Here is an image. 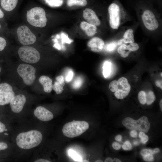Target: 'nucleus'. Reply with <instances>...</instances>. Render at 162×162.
<instances>
[{"label":"nucleus","mask_w":162,"mask_h":162,"mask_svg":"<svg viewBox=\"0 0 162 162\" xmlns=\"http://www.w3.org/2000/svg\"><path fill=\"white\" fill-rule=\"evenodd\" d=\"M42 133L33 129L18 134L16 138V143L20 148L24 150L34 148L39 145L43 140Z\"/></svg>","instance_id":"1"},{"label":"nucleus","mask_w":162,"mask_h":162,"mask_svg":"<svg viewBox=\"0 0 162 162\" xmlns=\"http://www.w3.org/2000/svg\"><path fill=\"white\" fill-rule=\"evenodd\" d=\"M89 127V124L86 122L74 120L65 124L62 132L66 136L74 138L83 133L88 129Z\"/></svg>","instance_id":"2"},{"label":"nucleus","mask_w":162,"mask_h":162,"mask_svg":"<svg viewBox=\"0 0 162 162\" xmlns=\"http://www.w3.org/2000/svg\"><path fill=\"white\" fill-rule=\"evenodd\" d=\"M26 18L30 24L36 27H44L46 24L45 12L40 7H34L27 11Z\"/></svg>","instance_id":"3"},{"label":"nucleus","mask_w":162,"mask_h":162,"mask_svg":"<svg viewBox=\"0 0 162 162\" xmlns=\"http://www.w3.org/2000/svg\"><path fill=\"white\" fill-rule=\"evenodd\" d=\"M123 125L130 130L147 132L150 128V124L146 116H142L137 120L130 117L124 118L122 121Z\"/></svg>","instance_id":"4"},{"label":"nucleus","mask_w":162,"mask_h":162,"mask_svg":"<svg viewBox=\"0 0 162 162\" xmlns=\"http://www.w3.org/2000/svg\"><path fill=\"white\" fill-rule=\"evenodd\" d=\"M20 58L23 61L28 63L38 62L40 58L39 52L33 47L25 46L20 47L18 50Z\"/></svg>","instance_id":"5"},{"label":"nucleus","mask_w":162,"mask_h":162,"mask_svg":"<svg viewBox=\"0 0 162 162\" xmlns=\"http://www.w3.org/2000/svg\"><path fill=\"white\" fill-rule=\"evenodd\" d=\"M17 70L25 84L31 85L33 84L36 78V70L33 66L26 64H21L18 66Z\"/></svg>","instance_id":"6"},{"label":"nucleus","mask_w":162,"mask_h":162,"mask_svg":"<svg viewBox=\"0 0 162 162\" xmlns=\"http://www.w3.org/2000/svg\"><path fill=\"white\" fill-rule=\"evenodd\" d=\"M16 32L18 40L23 45L33 44L36 40L35 35L26 26L23 25L19 27Z\"/></svg>","instance_id":"7"},{"label":"nucleus","mask_w":162,"mask_h":162,"mask_svg":"<svg viewBox=\"0 0 162 162\" xmlns=\"http://www.w3.org/2000/svg\"><path fill=\"white\" fill-rule=\"evenodd\" d=\"M108 10L110 26L113 29H117L120 24V6L118 3L113 2L109 5Z\"/></svg>","instance_id":"8"},{"label":"nucleus","mask_w":162,"mask_h":162,"mask_svg":"<svg viewBox=\"0 0 162 162\" xmlns=\"http://www.w3.org/2000/svg\"><path fill=\"white\" fill-rule=\"evenodd\" d=\"M130 89L131 86L127 79L124 77H121L117 80L114 95L118 99H123L129 94Z\"/></svg>","instance_id":"9"},{"label":"nucleus","mask_w":162,"mask_h":162,"mask_svg":"<svg viewBox=\"0 0 162 162\" xmlns=\"http://www.w3.org/2000/svg\"><path fill=\"white\" fill-rule=\"evenodd\" d=\"M142 19L146 27L150 31L157 29L159 23L155 16L151 10L147 9L144 10L142 16Z\"/></svg>","instance_id":"10"},{"label":"nucleus","mask_w":162,"mask_h":162,"mask_svg":"<svg viewBox=\"0 0 162 162\" xmlns=\"http://www.w3.org/2000/svg\"><path fill=\"white\" fill-rule=\"evenodd\" d=\"M26 100V97L22 94L15 95L9 103L12 111L16 114L20 112L23 108Z\"/></svg>","instance_id":"11"},{"label":"nucleus","mask_w":162,"mask_h":162,"mask_svg":"<svg viewBox=\"0 0 162 162\" xmlns=\"http://www.w3.org/2000/svg\"><path fill=\"white\" fill-rule=\"evenodd\" d=\"M34 114L38 119L44 122L50 121L54 117L51 112L42 106H37L35 109Z\"/></svg>","instance_id":"12"},{"label":"nucleus","mask_w":162,"mask_h":162,"mask_svg":"<svg viewBox=\"0 0 162 162\" xmlns=\"http://www.w3.org/2000/svg\"><path fill=\"white\" fill-rule=\"evenodd\" d=\"M83 16L87 22L95 25L99 26L100 22L94 11L92 10L86 8L83 11Z\"/></svg>","instance_id":"13"},{"label":"nucleus","mask_w":162,"mask_h":162,"mask_svg":"<svg viewBox=\"0 0 162 162\" xmlns=\"http://www.w3.org/2000/svg\"><path fill=\"white\" fill-rule=\"evenodd\" d=\"M104 43L103 40L98 37H94L88 42L87 45L92 51L95 52L101 51L103 48Z\"/></svg>","instance_id":"14"},{"label":"nucleus","mask_w":162,"mask_h":162,"mask_svg":"<svg viewBox=\"0 0 162 162\" xmlns=\"http://www.w3.org/2000/svg\"><path fill=\"white\" fill-rule=\"evenodd\" d=\"M39 80L43 86L44 91L46 93L51 92L53 89L52 79L48 76L43 75L39 78Z\"/></svg>","instance_id":"15"},{"label":"nucleus","mask_w":162,"mask_h":162,"mask_svg":"<svg viewBox=\"0 0 162 162\" xmlns=\"http://www.w3.org/2000/svg\"><path fill=\"white\" fill-rule=\"evenodd\" d=\"M80 27L86 35L89 36H92L97 32L96 26L85 21L81 22Z\"/></svg>","instance_id":"16"},{"label":"nucleus","mask_w":162,"mask_h":162,"mask_svg":"<svg viewBox=\"0 0 162 162\" xmlns=\"http://www.w3.org/2000/svg\"><path fill=\"white\" fill-rule=\"evenodd\" d=\"M56 81L53 85V89L57 94L62 93L65 85L63 76L60 75L56 78Z\"/></svg>","instance_id":"17"},{"label":"nucleus","mask_w":162,"mask_h":162,"mask_svg":"<svg viewBox=\"0 0 162 162\" xmlns=\"http://www.w3.org/2000/svg\"><path fill=\"white\" fill-rule=\"evenodd\" d=\"M18 0H0L1 7L4 10L8 11L13 10Z\"/></svg>","instance_id":"18"},{"label":"nucleus","mask_w":162,"mask_h":162,"mask_svg":"<svg viewBox=\"0 0 162 162\" xmlns=\"http://www.w3.org/2000/svg\"><path fill=\"white\" fill-rule=\"evenodd\" d=\"M15 95L14 91L0 93V105L4 106L9 104L11 99Z\"/></svg>","instance_id":"19"},{"label":"nucleus","mask_w":162,"mask_h":162,"mask_svg":"<svg viewBox=\"0 0 162 162\" xmlns=\"http://www.w3.org/2000/svg\"><path fill=\"white\" fill-rule=\"evenodd\" d=\"M133 31L132 29H129L127 30L125 32L123 38L122 39L123 43H131L134 41Z\"/></svg>","instance_id":"20"},{"label":"nucleus","mask_w":162,"mask_h":162,"mask_svg":"<svg viewBox=\"0 0 162 162\" xmlns=\"http://www.w3.org/2000/svg\"><path fill=\"white\" fill-rule=\"evenodd\" d=\"M112 63L109 61L105 62L103 64V74L105 78H108L110 75L111 70Z\"/></svg>","instance_id":"21"},{"label":"nucleus","mask_w":162,"mask_h":162,"mask_svg":"<svg viewBox=\"0 0 162 162\" xmlns=\"http://www.w3.org/2000/svg\"><path fill=\"white\" fill-rule=\"evenodd\" d=\"M86 0H68L67 4L69 7L76 5L85 6L87 4Z\"/></svg>","instance_id":"22"},{"label":"nucleus","mask_w":162,"mask_h":162,"mask_svg":"<svg viewBox=\"0 0 162 162\" xmlns=\"http://www.w3.org/2000/svg\"><path fill=\"white\" fill-rule=\"evenodd\" d=\"M83 82V79L81 76H78L74 80L72 84V87L75 89H78L81 86Z\"/></svg>","instance_id":"23"},{"label":"nucleus","mask_w":162,"mask_h":162,"mask_svg":"<svg viewBox=\"0 0 162 162\" xmlns=\"http://www.w3.org/2000/svg\"><path fill=\"white\" fill-rule=\"evenodd\" d=\"M156 100V97L154 92L152 91H148L146 93V103L148 105H150Z\"/></svg>","instance_id":"24"},{"label":"nucleus","mask_w":162,"mask_h":162,"mask_svg":"<svg viewBox=\"0 0 162 162\" xmlns=\"http://www.w3.org/2000/svg\"><path fill=\"white\" fill-rule=\"evenodd\" d=\"M13 91L11 86L6 83L0 84V93Z\"/></svg>","instance_id":"25"},{"label":"nucleus","mask_w":162,"mask_h":162,"mask_svg":"<svg viewBox=\"0 0 162 162\" xmlns=\"http://www.w3.org/2000/svg\"><path fill=\"white\" fill-rule=\"evenodd\" d=\"M69 155L76 162H82L81 156L75 151L72 149H70L68 151Z\"/></svg>","instance_id":"26"},{"label":"nucleus","mask_w":162,"mask_h":162,"mask_svg":"<svg viewBox=\"0 0 162 162\" xmlns=\"http://www.w3.org/2000/svg\"><path fill=\"white\" fill-rule=\"evenodd\" d=\"M46 3L51 7H58L63 4V0H49Z\"/></svg>","instance_id":"27"},{"label":"nucleus","mask_w":162,"mask_h":162,"mask_svg":"<svg viewBox=\"0 0 162 162\" xmlns=\"http://www.w3.org/2000/svg\"><path fill=\"white\" fill-rule=\"evenodd\" d=\"M138 98L140 103L145 104L146 103V93L143 91H140L138 94Z\"/></svg>","instance_id":"28"},{"label":"nucleus","mask_w":162,"mask_h":162,"mask_svg":"<svg viewBox=\"0 0 162 162\" xmlns=\"http://www.w3.org/2000/svg\"><path fill=\"white\" fill-rule=\"evenodd\" d=\"M127 50L130 51H137L139 48L138 45L136 43H130L129 45L127 46Z\"/></svg>","instance_id":"29"},{"label":"nucleus","mask_w":162,"mask_h":162,"mask_svg":"<svg viewBox=\"0 0 162 162\" xmlns=\"http://www.w3.org/2000/svg\"><path fill=\"white\" fill-rule=\"evenodd\" d=\"M117 43L115 42H112L106 45V50L108 52H112L115 50L117 46Z\"/></svg>","instance_id":"30"},{"label":"nucleus","mask_w":162,"mask_h":162,"mask_svg":"<svg viewBox=\"0 0 162 162\" xmlns=\"http://www.w3.org/2000/svg\"><path fill=\"white\" fill-rule=\"evenodd\" d=\"M139 137L141 139V142L143 144H145L148 140V137L143 132L140 131L139 134Z\"/></svg>","instance_id":"31"},{"label":"nucleus","mask_w":162,"mask_h":162,"mask_svg":"<svg viewBox=\"0 0 162 162\" xmlns=\"http://www.w3.org/2000/svg\"><path fill=\"white\" fill-rule=\"evenodd\" d=\"M62 41V43H67L70 44L72 42V40L70 39L67 35H66L65 33H61Z\"/></svg>","instance_id":"32"},{"label":"nucleus","mask_w":162,"mask_h":162,"mask_svg":"<svg viewBox=\"0 0 162 162\" xmlns=\"http://www.w3.org/2000/svg\"><path fill=\"white\" fill-rule=\"evenodd\" d=\"M122 148L125 150H129L132 148V146L130 143L128 141L124 142L122 146Z\"/></svg>","instance_id":"33"},{"label":"nucleus","mask_w":162,"mask_h":162,"mask_svg":"<svg viewBox=\"0 0 162 162\" xmlns=\"http://www.w3.org/2000/svg\"><path fill=\"white\" fill-rule=\"evenodd\" d=\"M141 154L144 156L148 154H155L153 150L151 149H142L140 152Z\"/></svg>","instance_id":"34"},{"label":"nucleus","mask_w":162,"mask_h":162,"mask_svg":"<svg viewBox=\"0 0 162 162\" xmlns=\"http://www.w3.org/2000/svg\"><path fill=\"white\" fill-rule=\"evenodd\" d=\"M127 45L124 44H122L118 47L117 52L118 53L121 54L124 53L126 50H127Z\"/></svg>","instance_id":"35"},{"label":"nucleus","mask_w":162,"mask_h":162,"mask_svg":"<svg viewBox=\"0 0 162 162\" xmlns=\"http://www.w3.org/2000/svg\"><path fill=\"white\" fill-rule=\"evenodd\" d=\"M74 74V72L72 70H69L65 77L66 81L67 82L70 81L73 78Z\"/></svg>","instance_id":"36"},{"label":"nucleus","mask_w":162,"mask_h":162,"mask_svg":"<svg viewBox=\"0 0 162 162\" xmlns=\"http://www.w3.org/2000/svg\"><path fill=\"white\" fill-rule=\"evenodd\" d=\"M6 45V42L3 38L0 37V51L3 50Z\"/></svg>","instance_id":"37"},{"label":"nucleus","mask_w":162,"mask_h":162,"mask_svg":"<svg viewBox=\"0 0 162 162\" xmlns=\"http://www.w3.org/2000/svg\"><path fill=\"white\" fill-rule=\"evenodd\" d=\"M143 160L148 162H152L154 160V157L152 154H148L143 156Z\"/></svg>","instance_id":"38"},{"label":"nucleus","mask_w":162,"mask_h":162,"mask_svg":"<svg viewBox=\"0 0 162 162\" xmlns=\"http://www.w3.org/2000/svg\"><path fill=\"white\" fill-rule=\"evenodd\" d=\"M8 147V144L4 142H0V152L7 149Z\"/></svg>","instance_id":"39"},{"label":"nucleus","mask_w":162,"mask_h":162,"mask_svg":"<svg viewBox=\"0 0 162 162\" xmlns=\"http://www.w3.org/2000/svg\"><path fill=\"white\" fill-rule=\"evenodd\" d=\"M7 130L5 125L2 122L0 119V133H2Z\"/></svg>","instance_id":"40"},{"label":"nucleus","mask_w":162,"mask_h":162,"mask_svg":"<svg viewBox=\"0 0 162 162\" xmlns=\"http://www.w3.org/2000/svg\"><path fill=\"white\" fill-rule=\"evenodd\" d=\"M113 148L116 150H118L121 148V145L116 142H114L112 144Z\"/></svg>","instance_id":"41"},{"label":"nucleus","mask_w":162,"mask_h":162,"mask_svg":"<svg viewBox=\"0 0 162 162\" xmlns=\"http://www.w3.org/2000/svg\"><path fill=\"white\" fill-rule=\"evenodd\" d=\"M131 52V51L129 50H126L124 53L121 54L120 56L121 57L123 58H126L128 56L130 53Z\"/></svg>","instance_id":"42"},{"label":"nucleus","mask_w":162,"mask_h":162,"mask_svg":"<svg viewBox=\"0 0 162 162\" xmlns=\"http://www.w3.org/2000/svg\"><path fill=\"white\" fill-rule=\"evenodd\" d=\"M130 134L131 137L136 138L137 137V133L136 130H132L130 131Z\"/></svg>","instance_id":"43"},{"label":"nucleus","mask_w":162,"mask_h":162,"mask_svg":"<svg viewBox=\"0 0 162 162\" xmlns=\"http://www.w3.org/2000/svg\"><path fill=\"white\" fill-rule=\"evenodd\" d=\"M162 80H157L155 82L156 86L157 87H160L161 89H162Z\"/></svg>","instance_id":"44"},{"label":"nucleus","mask_w":162,"mask_h":162,"mask_svg":"<svg viewBox=\"0 0 162 162\" xmlns=\"http://www.w3.org/2000/svg\"><path fill=\"white\" fill-rule=\"evenodd\" d=\"M35 162H50L49 160L44 158H39L34 160Z\"/></svg>","instance_id":"45"},{"label":"nucleus","mask_w":162,"mask_h":162,"mask_svg":"<svg viewBox=\"0 0 162 162\" xmlns=\"http://www.w3.org/2000/svg\"><path fill=\"white\" fill-rule=\"evenodd\" d=\"M122 139V136L120 135H117L115 137V140L118 141H121Z\"/></svg>","instance_id":"46"},{"label":"nucleus","mask_w":162,"mask_h":162,"mask_svg":"<svg viewBox=\"0 0 162 162\" xmlns=\"http://www.w3.org/2000/svg\"><path fill=\"white\" fill-rule=\"evenodd\" d=\"M105 162H112L113 160L112 158L110 157L107 158L105 160Z\"/></svg>","instance_id":"47"},{"label":"nucleus","mask_w":162,"mask_h":162,"mask_svg":"<svg viewBox=\"0 0 162 162\" xmlns=\"http://www.w3.org/2000/svg\"><path fill=\"white\" fill-rule=\"evenodd\" d=\"M54 47L58 50H60L61 49V47L58 43H56L54 45Z\"/></svg>","instance_id":"48"},{"label":"nucleus","mask_w":162,"mask_h":162,"mask_svg":"<svg viewBox=\"0 0 162 162\" xmlns=\"http://www.w3.org/2000/svg\"><path fill=\"white\" fill-rule=\"evenodd\" d=\"M153 151L154 153V154L156 153H158L160 151V149L158 148H154V150H153Z\"/></svg>","instance_id":"49"},{"label":"nucleus","mask_w":162,"mask_h":162,"mask_svg":"<svg viewBox=\"0 0 162 162\" xmlns=\"http://www.w3.org/2000/svg\"><path fill=\"white\" fill-rule=\"evenodd\" d=\"M4 16V13L0 9V18H2Z\"/></svg>","instance_id":"50"},{"label":"nucleus","mask_w":162,"mask_h":162,"mask_svg":"<svg viewBox=\"0 0 162 162\" xmlns=\"http://www.w3.org/2000/svg\"><path fill=\"white\" fill-rule=\"evenodd\" d=\"M113 162H121V160L118 158H115L113 160Z\"/></svg>","instance_id":"51"},{"label":"nucleus","mask_w":162,"mask_h":162,"mask_svg":"<svg viewBox=\"0 0 162 162\" xmlns=\"http://www.w3.org/2000/svg\"><path fill=\"white\" fill-rule=\"evenodd\" d=\"M160 109L161 111H162V100L161 99L160 100Z\"/></svg>","instance_id":"52"},{"label":"nucleus","mask_w":162,"mask_h":162,"mask_svg":"<svg viewBox=\"0 0 162 162\" xmlns=\"http://www.w3.org/2000/svg\"><path fill=\"white\" fill-rule=\"evenodd\" d=\"M134 144L135 145H137L139 144V143L137 141H135L134 142Z\"/></svg>","instance_id":"53"},{"label":"nucleus","mask_w":162,"mask_h":162,"mask_svg":"<svg viewBox=\"0 0 162 162\" xmlns=\"http://www.w3.org/2000/svg\"><path fill=\"white\" fill-rule=\"evenodd\" d=\"M95 162H103V161L101 160H96V161H95Z\"/></svg>","instance_id":"54"},{"label":"nucleus","mask_w":162,"mask_h":162,"mask_svg":"<svg viewBox=\"0 0 162 162\" xmlns=\"http://www.w3.org/2000/svg\"><path fill=\"white\" fill-rule=\"evenodd\" d=\"M45 0V2H46H46H47L49 0Z\"/></svg>","instance_id":"55"},{"label":"nucleus","mask_w":162,"mask_h":162,"mask_svg":"<svg viewBox=\"0 0 162 162\" xmlns=\"http://www.w3.org/2000/svg\"><path fill=\"white\" fill-rule=\"evenodd\" d=\"M1 67H0V73L1 72Z\"/></svg>","instance_id":"56"},{"label":"nucleus","mask_w":162,"mask_h":162,"mask_svg":"<svg viewBox=\"0 0 162 162\" xmlns=\"http://www.w3.org/2000/svg\"><path fill=\"white\" fill-rule=\"evenodd\" d=\"M160 75H161V76H162V72L160 73Z\"/></svg>","instance_id":"57"},{"label":"nucleus","mask_w":162,"mask_h":162,"mask_svg":"<svg viewBox=\"0 0 162 162\" xmlns=\"http://www.w3.org/2000/svg\"><path fill=\"white\" fill-rule=\"evenodd\" d=\"M1 25H0V28H1Z\"/></svg>","instance_id":"58"}]
</instances>
